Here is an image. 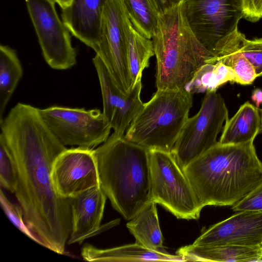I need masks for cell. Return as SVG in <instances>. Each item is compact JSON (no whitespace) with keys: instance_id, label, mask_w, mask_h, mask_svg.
I'll return each instance as SVG.
<instances>
[{"instance_id":"obj_1","label":"cell","mask_w":262,"mask_h":262,"mask_svg":"<svg viewBox=\"0 0 262 262\" xmlns=\"http://www.w3.org/2000/svg\"><path fill=\"white\" fill-rule=\"evenodd\" d=\"M16 173L14 192L37 243L63 254L72 227L69 199L56 191L54 163L67 148L52 133L39 108L18 103L0 123Z\"/></svg>"},{"instance_id":"obj_2","label":"cell","mask_w":262,"mask_h":262,"mask_svg":"<svg viewBox=\"0 0 262 262\" xmlns=\"http://www.w3.org/2000/svg\"><path fill=\"white\" fill-rule=\"evenodd\" d=\"M253 141L217 142L183 169L203 207L232 206L262 183V162Z\"/></svg>"},{"instance_id":"obj_3","label":"cell","mask_w":262,"mask_h":262,"mask_svg":"<svg viewBox=\"0 0 262 262\" xmlns=\"http://www.w3.org/2000/svg\"><path fill=\"white\" fill-rule=\"evenodd\" d=\"M94 152L100 188L129 221L152 201L149 151L114 132Z\"/></svg>"},{"instance_id":"obj_4","label":"cell","mask_w":262,"mask_h":262,"mask_svg":"<svg viewBox=\"0 0 262 262\" xmlns=\"http://www.w3.org/2000/svg\"><path fill=\"white\" fill-rule=\"evenodd\" d=\"M157 90L185 89L197 70L217 57L200 42L186 19L184 0L160 12L152 38Z\"/></svg>"},{"instance_id":"obj_5","label":"cell","mask_w":262,"mask_h":262,"mask_svg":"<svg viewBox=\"0 0 262 262\" xmlns=\"http://www.w3.org/2000/svg\"><path fill=\"white\" fill-rule=\"evenodd\" d=\"M192 104V94L185 89L157 90L143 103L125 137L148 150L171 152Z\"/></svg>"},{"instance_id":"obj_6","label":"cell","mask_w":262,"mask_h":262,"mask_svg":"<svg viewBox=\"0 0 262 262\" xmlns=\"http://www.w3.org/2000/svg\"><path fill=\"white\" fill-rule=\"evenodd\" d=\"M184 4L188 24L200 42L216 61L226 55L239 32L242 0H184Z\"/></svg>"},{"instance_id":"obj_7","label":"cell","mask_w":262,"mask_h":262,"mask_svg":"<svg viewBox=\"0 0 262 262\" xmlns=\"http://www.w3.org/2000/svg\"><path fill=\"white\" fill-rule=\"evenodd\" d=\"M149 151L151 201L178 219H198L203 207L172 154Z\"/></svg>"},{"instance_id":"obj_8","label":"cell","mask_w":262,"mask_h":262,"mask_svg":"<svg viewBox=\"0 0 262 262\" xmlns=\"http://www.w3.org/2000/svg\"><path fill=\"white\" fill-rule=\"evenodd\" d=\"M228 119V111L222 96L216 92H206L199 111L187 119L171 151L182 170L217 143V136Z\"/></svg>"},{"instance_id":"obj_9","label":"cell","mask_w":262,"mask_h":262,"mask_svg":"<svg viewBox=\"0 0 262 262\" xmlns=\"http://www.w3.org/2000/svg\"><path fill=\"white\" fill-rule=\"evenodd\" d=\"M39 112L52 133L64 146L93 149L110 136L111 126L99 109L53 106L39 108Z\"/></svg>"},{"instance_id":"obj_10","label":"cell","mask_w":262,"mask_h":262,"mask_svg":"<svg viewBox=\"0 0 262 262\" xmlns=\"http://www.w3.org/2000/svg\"><path fill=\"white\" fill-rule=\"evenodd\" d=\"M38 37L43 56L56 70H67L76 63L70 32L56 12L51 0H25Z\"/></svg>"},{"instance_id":"obj_11","label":"cell","mask_w":262,"mask_h":262,"mask_svg":"<svg viewBox=\"0 0 262 262\" xmlns=\"http://www.w3.org/2000/svg\"><path fill=\"white\" fill-rule=\"evenodd\" d=\"M123 9V0H107L102 14L100 40L95 52L118 88L127 94L133 84L128 63Z\"/></svg>"},{"instance_id":"obj_12","label":"cell","mask_w":262,"mask_h":262,"mask_svg":"<svg viewBox=\"0 0 262 262\" xmlns=\"http://www.w3.org/2000/svg\"><path fill=\"white\" fill-rule=\"evenodd\" d=\"M52 179L56 191L66 199L100 186L94 149L67 148L54 163Z\"/></svg>"},{"instance_id":"obj_13","label":"cell","mask_w":262,"mask_h":262,"mask_svg":"<svg viewBox=\"0 0 262 262\" xmlns=\"http://www.w3.org/2000/svg\"><path fill=\"white\" fill-rule=\"evenodd\" d=\"M262 244V211H241L205 230L195 246H260Z\"/></svg>"},{"instance_id":"obj_14","label":"cell","mask_w":262,"mask_h":262,"mask_svg":"<svg viewBox=\"0 0 262 262\" xmlns=\"http://www.w3.org/2000/svg\"><path fill=\"white\" fill-rule=\"evenodd\" d=\"M106 198L98 186L69 199L72 227L68 244H80L119 223L120 220L117 219L100 225Z\"/></svg>"},{"instance_id":"obj_15","label":"cell","mask_w":262,"mask_h":262,"mask_svg":"<svg viewBox=\"0 0 262 262\" xmlns=\"http://www.w3.org/2000/svg\"><path fill=\"white\" fill-rule=\"evenodd\" d=\"M107 0H72L61 11L70 33L96 51L101 36L103 11Z\"/></svg>"},{"instance_id":"obj_16","label":"cell","mask_w":262,"mask_h":262,"mask_svg":"<svg viewBox=\"0 0 262 262\" xmlns=\"http://www.w3.org/2000/svg\"><path fill=\"white\" fill-rule=\"evenodd\" d=\"M81 255L88 261H186L183 255L152 250L137 243L105 249L87 244Z\"/></svg>"},{"instance_id":"obj_17","label":"cell","mask_w":262,"mask_h":262,"mask_svg":"<svg viewBox=\"0 0 262 262\" xmlns=\"http://www.w3.org/2000/svg\"><path fill=\"white\" fill-rule=\"evenodd\" d=\"M176 254L183 255L186 261H251L262 259L259 246L192 244L181 247Z\"/></svg>"},{"instance_id":"obj_18","label":"cell","mask_w":262,"mask_h":262,"mask_svg":"<svg viewBox=\"0 0 262 262\" xmlns=\"http://www.w3.org/2000/svg\"><path fill=\"white\" fill-rule=\"evenodd\" d=\"M261 129L260 110L247 101L226 121L219 142L222 144H236L254 141Z\"/></svg>"},{"instance_id":"obj_19","label":"cell","mask_w":262,"mask_h":262,"mask_svg":"<svg viewBox=\"0 0 262 262\" xmlns=\"http://www.w3.org/2000/svg\"><path fill=\"white\" fill-rule=\"evenodd\" d=\"M123 21L126 36L127 54L133 86L141 80L143 70L148 67L150 58L155 55L152 40L134 27L123 2Z\"/></svg>"},{"instance_id":"obj_20","label":"cell","mask_w":262,"mask_h":262,"mask_svg":"<svg viewBox=\"0 0 262 262\" xmlns=\"http://www.w3.org/2000/svg\"><path fill=\"white\" fill-rule=\"evenodd\" d=\"M157 204L151 201L126 224L137 244L152 250L166 252L158 220Z\"/></svg>"},{"instance_id":"obj_21","label":"cell","mask_w":262,"mask_h":262,"mask_svg":"<svg viewBox=\"0 0 262 262\" xmlns=\"http://www.w3.org/2000/svg\"><path fill=\"white\" fill-rule=\"evenodd\" d=\"M23 73L16 51L7 46H0V123L6 106Z\"/></svg>"},{"instance_id":"obj_22","label":"cell","mask_w":262,"mask_h":262,"mask_svg":"<svg viewBox=\"0 0 262 262\" xmlns=\"http://www.w3.org/2000/svg\"><path fill=\"white\" fill-rule=\"evenodd\" d=\"M100 82L103 113L111 124L115 115L124 105L127 94L123 93L116 84L106 66L97 55L93 58ZM111 125V124H110Z\"/></svg>"},{"instance_id":"obj_23","label":"cell","mask_w":262,"mask_h":262,"mask_svg":"<svg viewBox=\"0 0 262 262\" xmlns=\"http://www.w3.org/2000/svg\"><path fill=\"white\" fill-rule=\"evenodd\" d=\"M123 2L135 28L152 39L160 13L156 0H123Z\"/></svg>"},{"instance_id":"obj_24","label":"cell","mask_w":262,"mask_h":262,"mask_svg":"<svg viewBox=\"0 0 262 262\" xmlns=\"http://www.w3.org/2000/svg\"><path fill=\"white\" fill-rule=\"evenodd\" d=\"M142 89L141 79L137 81L127 94L125 102L121 110L115 115L111 126L114 133L124 135L131 122L142 107L143 103L140 99Z\"/></svg>"},{"instance_id":"obj_25","label":"cell","mask_w":262,"mask_h":262,"mask_svg":"<svg viewBox=\"0 0 262 262\" xmlns=\"http://www.w3.org/2000/svg\"><path fill=\"white\" fill-rule=\"evenodd\" d=\"M222 85L215 63H206L195 72L185 89L192 95L205 92H216Z\"/></svg>"},{"instance_id":"obj_26","label":"cell","mask_w":262,"mask_h":262,"mask_svg":"<svg viewBox=\"0 0 262 262\" xmlns=\"http://www.w3.org/2000/svg\"><path fill=\"white\" fill-rule=\"evenodd\" d=\"M235 51L241 53L251 63L257 77L262 75V38L249 40L239 32L233 52Z\"/></svg>"},{"instance_id":"obj_27","label":"cell","mask_w":262,"mask_h":262,"mask_svg":"<svg viewBox=\"0 0 262 262\" xmlns=\"http://www.w3.org/2000/svg\"><path fill=\"white\" fill-rule=\"evenodd\" d=\"M224 64L231 68L237 78V83L242 85L251 84L257 77L251 63L241 53L235 51L219 58Z\"/></svg>"},{"instance_id":"obj_28","label":"cell","mask_w":262,"mask_h":262,"mask_svg":"<svg viewBox=\"0 0 262 262\" xmlns=\"http://www.w3.org/2000/svg\"><path fill=\"white\" fill-rule=\"evenodd\" d=\"M0 183L2 187L14 193L17 178L14 163L6 141L0 134Z\"/></svg>"},{"instance_id":"obj_29","label":"cell","mask_w":262,"mask_h":262,"mask_svg":"<svg viewBox=\"0 0 262 262\" xmlns=\"http://www.w3.org/2000/svg\"><path fill=\"white\" fill-rule=\"evenodd\" d=\"M0 198L1 206L12 222L22 232L37 243L36 237L26 224L20 206L13 204L9 202L3 193L2 190L1 191Z\"/></svg>"},{"instance_id":"obj_30","label":"cell","mask_w":262,"mask_h":262,"mask_svg":"<svg viewBox=\"0 0 262 262\" xmlns=\"http://www.w3.org/2000/svg\"><path fill=\"white\" fill-rule=\"evenodd\" d=\"M234 211H262V183L239 202L233 205Z\"/></svg>"},{"instance_id":"obj_31","label":"cell","mask_w":262,"mask_h":262,"mask_svg":"<svg viewBox=\"0 0 262 262\" xmlns=\"http://www.w3.org/2000/svg\"><path fill=\"white\" fill-rule=\"evenodd\" d=\"M243 17L256 22L262 18V0H242Z\"/></svg>"},{"instance_id":"obj_32","label":"cell","mask_w":262,"mask_h":262,"mask_svg":"<svg viewBox=\"0 0 262 262\" xmlns=\"http://www.w3.org/2000/svg\"><path fill=\"white\" fill-rule=\"evenodd\" d=\"M182 0H156L160 12L179 3Z\"/></svg>"},{"instance_id":"obj_33","label":"cell","mask_w":262,"mask_h":262,"mask_svg":"<svg viewBox=\"0 0 262 262\" xmlns=\"http://www.w3.org/2000/svg\"><path fill=\"white\" fill-rule=\"evenodd\" d=\"M251 99L255 102L256 106L259 108L260 104H262V90L260 89H255L252 92Z\"/></svg>"},{"instance_id":"obj_34","label":"cell","mask_w":262,"mask_h":262,"mask_svg":"<svg viewBox=\"0 0 262 262\" xmlns=\"http://www.w3.org/2000/svg\"><path fill=\"white\" fill-rule=\"evenodd\" d=\"M72 1V0H57L56 3L62 9L68 7L71 4Z\"/></svg>"},{"instance_id":"obj_35","label":"cell","mask_w":262,"mask_h":262,"mask_svg":"<svg viewBox=\"0 0 262 262\" xmlns=\"http://www.w3.org/2000/svg\"><path fill=\"white\" fill-rule=\"evenodd\" d=\"M261 116V124H262V109L260 110Z\"/></svg>"},{"instance_id":"obj_36","label":"cell","mask_w":262,"mask_h":262,"mask_svg":"<svg viewBox=\"0 0 262 262\" xmlns=\"http://www.w3.org/2000/svg\"><path fill=\"white\" fill-rule=\"evenodd\" d=\"M259 247H260L261 252V254H262V244L260 245V246Z\"/></svg>"},{"instance_id":"obj_37","label":"cell","mask_w":262,"mask_h":262,"mask_svg":"<svg viewBox=\"0 0 262 262\" xmlns=\"http://www.w3.org/2000/svg\"><path fill=\"white\" fill-rule=\"evenodd\" d=\"M51 1H53V2H55V3H56V2H57V0H51Z\"/></svg>"}]
</instances>
